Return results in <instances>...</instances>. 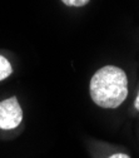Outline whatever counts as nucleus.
Wrapping results in <instances>:
<instances>
[{"label": "nucleus", "instance_id": "obj_1", "mask_svg": "<svg viewBox=\"0 0 139 158\" xmlns=\"http://www.w3.org/2000/svg\"><path fill=\"white\" fill-rule=\"evenodd\" d=\"M93 102L107 109L118 108L128 97V78L123 69L105 65L95 72L89 83Z\"/></svg>", "mask_w": 139, "mask_h": 158}, {"label": "nucleus", "instance_id": "obj_2", "mask_svg": "<svg viewBox=\"0 0 139 158\" xmlns=\"http://www.w3.org/2000/svg\"><path fill=\"white\" fill-rule=\"evenodd\" d=\"M23 121V110L16 97L0 102V129H14Z\"/></svg>", "mask_w": 139, "mask_h": 158}, {"label": "nucleus", "instance_id": "obj_3", "mask_svg": "<svg viewBox=\"0 0 139 158\" xmlns=\"http://www.w3.org/2000/svg\"><path fill=\"white\" fill-rule=\"evenodd\" d=\"M11 73H13V68H11L10 62L5 56L0 55V81L6 79Z\"/></svg>", "mask_w": 139, "mask_h": 158}, {"label": "nucleus", "instance_id": "obj_4", "mask_svg": "<svg viewBox=\"0 0 139 158\" xmlns=\"http://www.w3.org/2000/svg\"><path fill=\"white\" fill-rule=\"evenodd\" d=\"M62 2L67 5V6H76V8H79V6H84V5H87L90 0H62Z\"/></svg>", "mask_w": 139, "mask_h": 158}, {"label": "nucleus", "instance_id": "obj_5", "mask_svg": "<svg viewBox=\"0 0 139 158\" xmlns=\"http://www.w3.org/2000/svg\"><path fill=\"white\" fill-rule=\"evenodd\" d=\"M108 158H130V157L128 154H125V153H114Z\"/></svg>", "mask_w": 139, "mask_h": 158}, {"label": "nucleus", "instance_id": "obj_6", "mask_svg": "<svg viewBox=\"0 0 139 158\" xmlns=\"http://www.w3.org/2000/svg\"><path fill=\"white\" fill-rule=\"evenodd\" d=\"M134 106H135V108L139 110V93H138V97H137V99H135V103H134Z\"/></svg>", "mask_w": 139, "mask_h": 158}]
</instances>
